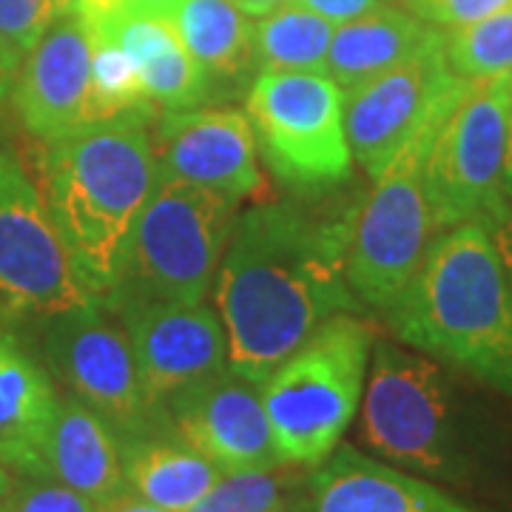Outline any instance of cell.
Returning a JSON list of instances; mask_svg holds the SVG:
<instances>
[{
  "label": "cell",
  "instance_id": "obj_11",
  "mask_svg": "<svg viewBox=\"0 0 512 512\" xmlns=\"http://www.w3.org/2000/svg\"><path fill=\"white\" fill-rule=\"evenodd\" d=\"M97 302L15 151L0 148V316L49 319Z\"/></svg>",
  "mask_w": 512,
  "mask_h": 512
},
{
  "label": "cell",
  "instance_id": "obj_9",
  "mask_svg": "<svg viewBox=\"0 0 512 512\" xmlns=\"http://www.w3.org/2000/svg\"><path fill=\"white\" fill-rule=\"evenodd\" d=\"M512 77L467 80L427 157V197L436 237L467 220L493 228L507 217L504 163Z\"/></svg>",
  "mask_w": 512,
  "mask_h": 512
},
{
  "label": "cell",
  "instance_id": "obj_34",
  "mask_svg": "<svg viewBox=\"0 0 512 512\" xmlns=\"http://www.w3.org/2000/svg\"><path fill=\"white\" fill-rule=\"evenodd\" d=\"M493 239L495 245H498V254H501V262H504V268H507V276H510L512 285V208L507 211L504 220L493 225Z\"/></svg>",
  "mask_w": 512,
  "mask_h": 512
},
{
  "label": "cell",
  "instance_id": "obj_1",
  "mask_svg": "<svg viewBox=\"0 0 512 512\" xmlns=\"http://www.w3.org/2000/svg\"><path fill=\"white\" fill-rule=\"evenodd\" d=\"M356 211L330 217L302 202H256L239 214L217 268V313L228 367L262 382L333 316L362 302L348 282Z\"/></svg>",
  "mask_w": 512,
  "mask_h": 512
},
{
  "label": "cell",
  "instance_id": "obj_22",
  "mask_svg": "<svg viewBox=\"0 0 512 512\" xmlns=\"http://www.w3.org/2000/svg\"><path fill=\"white\" fill-rule=\"evenodd\" d=\"M89 35H106L134 57L148 100L163 111L208 106L211 94L197 63L185 52L174 23L157 15H126Z\"/></svg>",
  "mask_w": 512,
  "mask_h": 512
},
{
  "label": "cell",
  "instance_id": "obj_23",
  "mask_svg": "<svg viewBox=\"0 0 512 512\" xmlns=\"http://www.w3.org/2000/svg\"><path fill=\"white\" fill-rule=\"evenodd\" d=\"M126 487L168 512H188L222 478V470L171 427L120 441Z\"/></svg>",
  "mask_w": 512,
  "mask_h": 512
},
{
  "label": "cell",
  "instance_id": "obj_2",
  "mask_svg": "<svg viewBox=\"0 0 512 512\" xmlns=\"http://www.w3.org/2000/svg\"><path fill=\"white\" fill-rule=\"evenodd\" d=\"M362 444L404 473L461 493H498L510 439L439 359L373 342L362 393Z\"/></svg>",
  "mask_w": 512,
  "mask_h": 512
},
{
  "label": "cell",
  "instance_id": "obj_37",
  "mask_svg": "<svg viewBox=\"0 0 512 512\" xmlns=\"http://www.w3.org/2000/svg\"><path fill=\"white\" fill-rule=\"evenodd\" d=\"M504 194L512 208V89H510V134H507V163H504Z\"/></svg>",
  "mask_w": 512,
  "mask_h": 512
},
{
  "label": "cell",
  "instance_id": "obj_13",
  "mask_svg": "<svg viewBox=\"0 0 512 512\" xmlns=\"http://www.w3.org/2000/svg\"><path fill=\"white\" fill-rule=\"evenodd\" d=\"M461 80L464 77H458L447 63L444 40H439L396 69L367 80L356 92L345 94L350 151L370 180L382 174L404 140Z\"/></svg>",
  "mask_w": 512,
  "mask_h": 512
},
{
  "label": "cell",
  "instance_id": "obj_8",
  "mask_svg": "<svg viewBox=\"0 0 512 512\" xmlns=\"http://www.w3.org/2000/svg\"><path fill=\"white\" fill-rule=\"evenodd\" d=\"M262 163L293 194H325L353 171L345 92L322 72L259 74L245 94Z\"/></svg>",
  "mask_w": 512,
  "mask_h": 512
},
{
  "label": "cell",
  "instance_id": "obj_24",
  "mask_svg": "<svg viewBox=\"0 0 512 512\" xmlns=\"http://www.w3.org/2000/svg\"><path fill=\"white\" fill-rule=\"evenodd\" d=\"M336 26L302 6H279L254 23V72H322Z\"/></svg>",
  "mask_w": 512,
  "mask_h": 512
},
{
  "label": "cell",
  "instance_id": "obj_12",
  "mask_svg": "<svg viewBox=\"0 0 512 512\" xmlns=\"http://www.w3.org/2000/svg\"><path fill=\"white\" fill-rule=\"evenodd\" d=\"M165 416L171 430L222 473L285 464L276 450L262 387L242 379L228 365L174 393L165 402Z\"/></svg>",
  "mask_w": 512,
  "mask_h": 512
},
{
  "label": "cell",
  "instance_id": "obj_39",
  "mask_svg": "<svg viewBox=\"0 0 512 512\" xmlns=\"http://www.w3.org/2000/svg\"><path fill=\"white\" fill-rule=\"evenodd\" d=\"M279 512H308V495L305 498H299V501H293L291 507H285V510Z\"/></svg>",
  "mask_w": 512,
  "mask_h": 512
},
{
  "label": "cell",
  "instance_id": "obj_15",
  "mask_svg": "<svg viewBox=\"0 0 512 512\" xmlns=\"http://www.w3.org/2000/svg\"><path fill=\"white\" fill-rule=\"evenodd\" d=\"M128 330L148 402H165L228 365V333L205 302H151L117 316Z\"/></svg>",
  "mask_w": 512,
  "mask_h": 512
},
{
  "label": "cell",
  "instance_id": "obj_20",
  "mask_svg": "<svg viewBox=\"0 0 512 512\" xmlns=\"http://www.w3.org/2000/svg\"><path fill=\"white\" fill-rule=\"evenodd\" d=\"M439 40H444V32L433 23L421 20L416 12L410 15L382 3L362 18L336 26L325 74L342 92L350 94Z\"/></svg>",
  "mask_w": 512,
  "mask_h": 512
},
{
  "label": "cell",
  "instance_id": "obj_18",
  "mask_svg": "<svg viewBox=\"0 0 512 512\" xmlns=\"http://www.w3.org/2000/svg\"><path fill=\"white\" fill-rule=\"evenodd\" d=\"M57 404L46 365L0 316V467L20 478H52L49 436Z\"/></svg>",
  "mask_w": 512,
  "mask_h": 512
},
{
  "label": "cell",
  "instance_id": "obj_6",
  "mask_svg": "<svg viewBox=\"0 0 512 512\" xmlns=\"http://www.w3.org/2000/svg\"><path fill=\"white\" fill-rule=\"evenodd\" d=\"M373 330L353 313L325 322L262 382V402L285 464L319 467L342 444L365 393Z\"/></svg>",
  "mask_w": 512,
  "mask_h": 512
},
{
  "label": "cell",
  "instance_id": "obj_3",
  "mask_svg": "<svg viewBox=\"0 0 512 512\" xmlns=\"http://www.w3.org/2000/svg\"><path fill=\"white\" fill-rule=\"evenodd\" d=\"M384 316L402 345L512 399V285L487 222L433 239Z\"/></svg>",
  "mask_w": 512,
  "mask_h": 512
},
{
  "label": "cell",
  "instance_id": "obj_31",
  "mask_svg": "<svg viewBox=\"0 0 512 512\" xmlns=\"http://www.w3.org/2000/svg\"><path fill=\"white\" fill-rule=\"evenodd\" d=\"M291 3L308 9L313 15H319V18L330 20L333 26H342L348 20L362 18L367 12L379 9L384 0H291Z\"/></svg>",
  "mask_w": 512,
  "mask_h": 512
},
{
  "label": "cell",
  "instance_id": "obj_10",
  "mask_svg": "<svg viewBox=\"0 0 512 512\" xmlns=\"http://www.w3.org/2000/svg\"><path fill=\"white\" fill-rule=\"evenodd\" d=\"M43 365L103 421L117 439H140L168 430L165 410L148 402L126 325L100 302L43 319Z\"/></svg>",
  "mask_w": 512,
  "mask_h": 512
},
{
  "label": "cell",
  "instance_id": "obj_25",
  "mask_svg": "<svg viewBox=\"0 0 512 512\" xmlns=\"http://www.w3.org/2000/svg\"><path fill=\"white\" fill-rule=\"evenodd\" d=\"M89 37H92V80H89L83 126H94V123L151 126L160 117V109L148 100L134 57L111 37Z\"/></svg>",
  "mask_w": 512,
  "mask_h": 512
},
{
  "label": "cell",
  "instance_id": "obj_21",
  "mask_svg": "<svg viewBox=\"0 0 512 512\" xmlns=\"http://www.w3.org/2000/svg\"><path fill=\"white\" fill-rule=\"evenodd\" d=\"M49 470L52 478L80 495L103 504L126 490L120 439L92 407L60 396L52 436H49Z\"/></svg>",
  "mask_w": 512,
  "mask_h": 512
},
{
  "label": "cell",
  "instance_id": "obj_26",
  "mask_svg": "<svg viewBox=\"0 0 512 512\" xmlns=\"http://www.w3.org/2000/svg\"><path fill=\"white\" fill-rule=\"evenodd\" d=\"M308 481L311 470L293 464L222 473L188 512H279L308 495Z\"/></svg>",
  "mask_w": 512,
  "mask_h": 512
},
{
  "label": "cell",
  "instance_id": "obj_17",
  "mask_svg": "<svg viewBox=\"0 0 512 512\" xmlns=\"http://www.w3.org/2000/svg\"><path fill=\"white\" fill-rule=\"evenodd\" d=\"M308 512H512L473 504L427 478L339 444L308 481Z\"/></svg>",
  "mask_w": 512,
  "mask_h": 512
},
{
  "label": "cell",
  "instance_id": "obj_40",
  "mask_svg": "<svg viewBox=\"0 0 512 512\" xmlns=\"http://www.w3.org/2000/svg\"><path fill=\"white\" fill-rule=\"evenodd\" d=\"M404 3H407V6H413V3H416V0H404Z\"/></svg>",
  "mask_w": 512,
  "mask_h": 512
},
{
  "label": "cell",
  "instance_id": "obj_14",
  "mask_svg": "<svg viewBox=\"0 0 512 512\" xmlns=\"http://www.w3.org/2000/svg\"><path fill=\"white\" fill-rule=\"evenodd\" d=\"M151 143L157 180L214 188L239 202L262 191L254 126L245 111L217 106L163 111Z\"/></svg>",
  "mask_w": 512,
  "mask_h": 512
},
{
  "label": "cell",
  "instance_id": "obj_7",
  "mask_svg": "<svg viewBox=\"0 0 512 512\" xmlns=\"http://www.w3.org/2000/svg\"><path fill=\"white\" fill-rule=\"evenodd\" d=\"M467 80L444 94L436 109L404 140V146L373 180V191L359 202L348 242V282L356 299L387 311L424 262L436 239L433 208L427 197V157L436 134L453 111Z\"/></svg>",
  "mask_w": 512,
  "mask_h": 512
},
{
  "label": "cell",
  "instance_id": "obj_33",
  "mask_svg": "<svg viewBox=\"0 0 512 512\" xmlns=\"http://www.w3.org/2000/svg\"><path fill=\"white\" fill-rule=\"evenodd\" d=\"M20 63L12 57V52L3 46L0 40V109L6 106V100L12 97V86H15V77H18Z\"/></svg>",
  "mask_w": 512,
  "mask_h": 512
},
{
  "label": "cell",
  "instance_id": "obj_5",
  "mask_svg": "<svg viewBox=\"0 0 512 512\" xmlns=\"http://www.w3.org/2000/svg\"><path fill=\"white\" fill-rule=\"evenodd\" d=\"M237 217L239 200L222 191L157 180L100 305L120 316L151 302H205Z\"/></svg>",
  "mask_w": 512,
  "mask_h": 512
},
{
  "label": "cell",
  "instance_id": "obj_35",
  "mask_svg": "<svg viewBox=\"0 0 512 512\" xmlns=\"http://www.w3.org/2000/svg\"><path fill=\"white\" fill-rule=\"evenodd\" d=\"M177 3L180 0H131V15H157L171 20Z\"/></svg>",
  "mask_w": 512,
  "mask_h": 512
},
{
  "label": "cell",
  "instance_id": "obj_41",
  "mask_svg": "<svg viewBox=\"0 0 512 512\" xmlns=\"http://www.w3.org/2000/svg\"><path fill=\"white\" fill-rule=\"evenodd\" d=\"M0 512H3V507H0Z\"/></svg>",
  "mask_w": 512,
  "mask_h": 512
},
{
  "label": "cell",
  "instance_id": "obj_29",
  "mask_svg": "<svg viewBox=\"0 0 512 512\" xmlns=\"http://www.w3.org/2000/svg\"><path fill=\"white\" fill-rule=\"evenodd\" d=\"M3 512H97L92 498L55 478H23L0 501Z\"/></svg>",
  "mask_w": 512,
  "mask_h": 512
},
{
  "label": "cell",
  "instance_id": "obj_30",
  "mask_svg": "<svg viewBox=\"0 0 512 512\" xmlns=\"http://www.w3.org/2000/svg\"><path fill=\"white\" fill-rule=\"evenodd\" d=\"M510 6L512 0H416L410 9L436 29H461Z\"/></svg>",
  "mask_w": 512,
  "mask_h": 512
},
{
  "label": "cell",
  "instance_id": "obj_19",
  "mask_svg": "<svg viewBox=\"0 0 512 512\" xmlns=\"http://www.w3.org/2000/svg\"><path fill=\"white\" fill-rule=\"evenodd\" d=\"M171 23L208 83L211 103L248 94L254 72V23L234 0H180Z\"/></svg>",
  "mask_w": 512,
  "mask_h": 512
},
{
  "label": "cell",
  "instance_id": "obj_4",
  "mask_svg": "<svg viewBox=\"0 0 512 512\" xmlns=\"http://www.w3.org/2000/svg\"><path fill=\"white\" fill-rule=\"evenodd\" d=\"M43 200L86 291L103 302L117 282L128 234L157 188L143 123H94L46 143Z\"/></svg>",
  "mask_w": 512,
  "mask_h": 512
},
{
  "label": "cell",
  "instance_id": "obj_32",
  "mask_svg": "<svg viewBox=\"0 0 512 512\" xmlns=\"http://www.w3.org/2000/svg\"><path fill=\"white\" fill-rule=\"evenodd\" d=\"M97 512H168L163 507H157V504H151L146 498H140L137 493H131V490H123V493H117L109 501H103V504H97Z\"/></svg>",
  "mask_w": 512,
  "mask_h": 512
},
{
  "label": "cell",
  "instance_id": "obj_16",
  "mask_svg": "<svg viewBox=\"0 0 512 512\" xmlns=\"http://www.w3.org/2000/svg\"><path fill=\"white\" fill-rule=\"evenodd\" d=\"M89 80L92 37L72 9L52 23L20 63L12 86V106L20 123L43 143L80 128L86 120Z\"/></svg>",
  "mask_w": 512,
  "mask_h": 512
},
{
  "label": "cell",
  "instance_id": "obj_38",
  "mask_svg": "<svg viewBox=\"0 0 512 512\" xmlns=\"http://www.w3.org/2000/svg\"><path fill=\"white\" fill-rule=\"evenodd\" d=\"M12 484H15V481H12V476H9V470H6V467H0V501L6 498L9 490H12Z\"/></svg>",
  "mask_w": 512,
  "mask_h": 512
},
{
  "label": "cell",
  "instance_id": "obj_36",
  "mask_svg": "<svg viewBox=\"0 0 512 512\" xmlns=\"http://www.w3.org/2000/svg\"><path fill=\"white\" fill-rule=\"evenodd\" d=\"M234 3L248 18H265V15L276 12L279 6H288L291 0H234Z\"/></svg>",
  "mask_w": 512,
  "mask_h": 512
},
{
  "label": "cell",
  "instance_id": "obj_28",
  "mask_svg": "<svg viewBox=\"0 0 512 512\" xmlns=\"http://www.w3.org/2000/svg\"><path fill=\"white\" fill-rule=\"evenodd\" d=\"M74 0H0V40L23 63L52 23L69 15Z\"/></svg>",
  "mask_w": 512,
  "mask_h": 512
},
{
  "label": "cell",
  "instance_id": "obj_27",
  "mask_svg": "<svg viewBox=\"0 0 512 512\" xmlns=\"http://www.w3.org/2000/svg\"><path fill=\"white\" fill-rule=\"evenodd\" d=\"M450 69L464 80L512 77V6L444 35Z\"/></svg>",
  "mask_w": 512,
  "mask_h": 512
}]
</instances>
